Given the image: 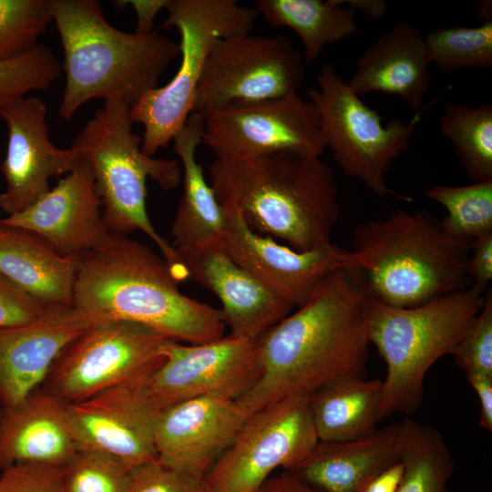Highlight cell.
<instances>
[{
	"mask_svg": "<svg viewBox=\"0 0 492 492\" xmlns=\"http://www.w3.org/2000/svg\"><path fill=\"white\" fill-rule=\"evenodd\" d=\"M369 302L354 267L329 273L306 303L256 341L261 375L239 404L251 415L334 379L363 375L371 344Z\"/></svg>",
	"mask_w": 492,
	"mask_h": 492,
	"instance_id": "cell-1",
	"label": "cell"
},
{
	"mask_svg": "<svg viewBox=\"0 0 492 492\" xmlns=\"http://www.w3.org/2000/svg\"><path fill=\"white\" fill-rule=\"evenodd\" d=\"M180 282L161 255L108 231L80 259L73 306L97 322L138 323L179 343L222 337L221 310L181 293Z\"/></svg>",
	"mask_w": 492,
	"mask_h": 492,
	"instance_id": "cell-2",
	"label": "cell"
},
{
	"mask_svg": "<svg viewBox=\"0 0 492 492\" xmlns=\"http://www.w3.org/2000/svg\"><path fill=\"white\" fill-rule=\"evenodd\" d=\"M209 173L220 206L238 210L254 231L299 251L332 242L338 187L320 157L282 151L215 159Z\"/></svg>",
	"mask_w": 492,
	"mask_h": 492,
	"instance_id": "cell-3",
	"label": "cell"
},
{
	"mask_svg": "<svg viewBox=\"0 0 492 492\" xmlns=\"http://www.w3.org/2000/svg\"><path fill=\"white\" fill-rule=\"evenodd\" d=\"M64 50L66 87L59 115L70 119L87 101L120 100L130 107L180 55L179 45L153 31L118 30L95 0H48Z\"/></svg>",
	"mask_w": 492,
	"mask_h": 492,
	"instance_id": "cell-4",
	"label": "cell"
},
{
	"mask_svg": "<svg viewBox=\"0 0 492 492\" xmlns=\"http://www.w3.org/2000/svg\"><path fill=\"white\" fill-rule=\"evenodd\" d=\"M471 244L426 210L398 209L354 228L353 267L371 300L411 308L469 286Z\"/></svg>",
	"mask_w": 492,
	"mask_h": 492,
	"instance_id": "cell-5",
	"label": "cell"
},
{
	"mask_svg": "<svg viewBox=\"0 0 492 492\" xmlns=\"http://www.w3.org/2000/svg\"><path fill=\"white\" fill-rule=\"evenodd\" d=\"M130 106L106 100L75 137V147L90 164L101 200L106 229L120 235L139 230L159 247L177 278L188 275L175 248L154 229L146 207L148 178L163 190L182 180L179 160L149 157L141 150V138L133 131Z\"/></svg>",
	"mask_w": 492,
	"mask_h": 492,
	"instance_id": "cell-6",
	"label": "cell"
},
{
	"mask_svg": "<svg viewBox=\"0 0 492 492\" xmlns=\"http://www.w3.org/2000/svg\"><path fill=\"white\" fill-rule=\"evenodd\" d=\"M485 292L468 287L427 303L395 308L370 299V343L386 364L382 380L381 420L394 413L411 415L422 404L429 368L455 348L480 312Z\"/></svg>",
	"mask_w": 492,
	"mask_h": 492,
	"instance_id": "cell-7",
	"label": "cell"
},
{
	"mask_svg": "<svg viewBox=\"0 0 492 492\" xmlns=\"http://www.w3.org/2000/svg\"><path fill=\"white\" fill-rule=\"evenodd\" d=\"M166 9L161 27H174L179 34V67L169 83L147 91L130 107L133 123L144 127L141 150L149 157L168 147L191 114L215 43L250 34L259 16L235 0H169Z\"/></svg>",
	"mask_w": 492,
	"mask_h": 492,
	"instance_id": "cell-8",
	"label": "cell"
},
{
	"mask_svg": "<svg viewBox=\"0 0 492 492\" xmlns=\"http://www.w3.org/2000/svg\"><path fill=\"white\" fill-rule=\"evenodd\" d=\"M316 80L318 87L307 95L341 170L378 197L404 198L387 186L384 176L393 160L409 148L418 114L409 123L392 119L384 126L377 110L364 103L332 65H324Z\"/></svg>",
	"mask_w": 492,
	"mask_h": 492,
	"instance_id": "cell-9",
	"label": "cell"
},
{
	"mask_svg": "<svg viewBox=\"0 0 492 492\" xmlns=\"http://www.w3.org/2000/svg\"><path fill=\"white\" fill-rule=\"evenodd\" d=\"M169 341L138 323L97 322L62 349L39 388L67 404L83 401L149 374Z\"/></svg>",
	"mask_w": 492,
	"mask_h": 492,
	"instance_id": "cell-10",
	"label": "cell"
},
{
	"mask_svg": "<svg viewBox=\"0 0 492 492\" xmlns=\"http://www.w3.org/2000/svg\"><path fill=\"white\" fill-rule=\"evenodd\" d=\"M305 62L282 35L242 34L219 39L208 57L192 112L203 118L220 108L297 92Z\"/></svg>",
	"mask_w": 492,
	"mask_h": 492,
	"instance_id": "cell-11",
	"label": "cell"
},
{
	"mask_svg": "<svg viewBox=\"0 0 492 492\" xmlns=\"http://www.w3.org/2000/svg\"><path fill=\"white\" fill-rule=\"evenodd\" d=\"M318 441L309 395L284 397L247 417L205 481L212 492H257L275 469L298 464Z\"/></svg>",
	"mask_w": 492,
	"mask_h": 492,
	"instance_id": "cell-12",
	"label": "cell"
},
{
	"mask_svg": "<svg viewBox=\"0 0 492 492\" xmlns=\"http://www.w3.org/2000/svg\"><path fill=\"white\" fill-rule=\"evenodd\" d=\"M164 354L162 364L141 379L156 415L201 396L239 399L261 375L257 342L231 333L196 344L170 340Z\"/></svg>",
	"mask_w": 492,
	"mask_h": 492,
	"instance_id": "cell-13",
	"label": "cell"
},
{
	"mask_svg": "<svg viewBox=\"0 0 492 492\" xmlns=\"http://www.w3.org/2000/svg\"><path fill=\"white\" fill-rule=\"evenodd\" d=\"M203 118L201 144L220 160L282 151L321 157L327 149L314 105L298 92L229 106Z\"/></svg>",
	"mask_w": 492,
	"mask_h": 492,
	"instance_id": "cell-14",
	"label": "cell"
},
{
	"mask_svg": "<svg viewBox=\"0 0 492 492\" xmlns=\"http://www.w3.org/2000/svg\"><path fill=\"white\" fill-rule=\"evenodd\" d=\"M222 210V248L262 286L293 307L306 303L333 271L354 265L353 252L336 244L299 251L251 230L238 210Z\"/></svg>",
	"mask_w": 492,
	"mask_h": 492,
	"instance_id": "cell-15",
	"label": "cell"
},
{
	"mask_svg": "<svg viewBox=\"0 0 492 492\" xmlns=\"http://www.w3.org/2000/svg\"><path fill=\"white\" fill-rule=\"evenodd\" d=\"M7 127V147L1 171L6 188L0 209L18 213L50 190L49 179L73 171L82 157L73 146L56 147L49 138L46 107L37 97H25L0 113Z\"/></svg>",
	"mask_w": 492,
	"mask_h": 492,
	"instance_id": "cell-16",
	"label": "cell"
},
{
	"mask_svg": "<svg viewBox=\"0 0 492 492\" xmlns=\"http://www.w3.org/2000/svg\"><path fill=\"white\" fill-rule=\"evenodd\" d=\"M141 379L67 404L80 449L107 454L129 469L158 457L157 415L147 401Z\"/></svg>",
	"mask_w": 492,
	"mask_h": 492,
	"instance_id": "cell-17",
	"label": "cell"
},
{
	"mask_svg": "<svg viewBox=\"0 0 492 492\" xmlns=\"http://www.w3.org/2000/svg\"><path fill=\"white\" fill-rule=\"evenodd\" d=\"M249 415L237 399L218 395L177 404L156 416L158 457L170 466L204 477Z\"/></svg>",
	"mask_w": 492,
	"mask_h": 492,
	"instance_id": "cell-18",
	"label": "cell"
},
{
	"mask_svg": "<svg viewBox=\"0 0 492 492\" xmlns=\"http://www.w3.org/2000/svg\"><path fill=\"white\" fill-rule=\"evenodd\" d=\"M0 225L33 232L59 254L81 259L108 232L88 161L82 158L55 188L27 209L0 219Z\"/></svg>",
	"mask_w": 492,
	"mask_h": 492,
	"instance_id": "cell-19",
	"label": "cell"
},
{
	"mask_svg": "<svg viewBox=\"0 0 492 492\" xmlns=\"http://www.w3.org/2000/svg\"><path fill=\"white\" fill-rule=\"evenodd\" d=\"M175 250L188 279L220 299L230 333L257 341L292 313L293 306L256 281L225 251L221 242Z\"/></svg>",
	"mask_w": 492,
	"mask_h": 492,
	"instance_id": "cell-20",
	"label": "cell"
},
{
	"mask_svg": "<svg viewBox=\"0 0 492 492\" xmlns=\"http://www.w3.org/2000/svg\"><path fill=\"white\" fill-rule=\"evenodd\" d=\"M95 323L74 306L56 305L32 323L0 329V395L5 407L39 388L62 349Z\"/></svg>",
	"mask_w": 492,
	"mask_h": 492,
	"instance_id": "cell-21",
	"label": "cell"
},
{
	"mask_svg": "<svg viewBox=\"0 0 492 492\" xmlns=\"http://www.w3.org/2000/svg\"><path fill=\"white\" fill-rule=\"evenodd\" d=\"M80 450L67 404L37 388L6 408L0 429V470L17 464L64 466Z\"/></svg>",
	"mask_w": 492,
	"mask_h": 492,
	"instance_id": "cell-22",
	"label": "cell"
},
{
	"mask_svg": "<svg viewBox=\"0 0 492 492\" xmlns=\"http://www.w3.org/2000/svg\"><path fill=\"white\" fill-rule=\"evenodd\" d=\"M404 422L354 440L316 446L285 470L320 492H361L378 474L400 460Z\"/></svg>",
	"mask_w": 492,
	"mask_h": 492,
	"instance_id": "cell-23",
	"label": "cell"
},
{
	"mask_svg": "<svg viewBox=\"0 0 492 492\" xmlns=\"http://www.w3.org/2000/svg\"><path fill=\"white\" fill-rule=\"evenodd\" d=\"M431 57L425 36L410 23L397 22L358 58L350 87L358 96H398L417 114L427 93Z\"/></svg>",
	"mask_w": 492,
	"mask_h": 492,
	"instance_id": "cell-24",
	"label": "cell"
},
{
	"mask_svg": "<svg viewBox=\"0 0 492 492\" xmlns=\"http://www.w3.org/2000/svg\"><path fill=\"white\" fill-rule=\"evenodd\" d=\"M204 118L191 112L172 141L182 169L183 191L171 224L172 246L183 249L221 242L224 214L197 161Z\"/></svg>",
	"mask_w": 492,
	"mask_h": 492,
	"instance_id": "cell-25",
	"label": "cell"
},
{
	"mask_svg": "<svg viewBox=\"0 0 492 492\" xmlns=\"http://www.w3.org/2000/svg\"><path fill=\"white\" fill-rule=\"evenodd\" d=\"M79 262L33 232L0 225V273L46 303L73 306Z\"/></svg>",
	"mask_w": 492,
	"mask_h": 492,
	"instance_id": "cell-26",
	"label": "cell"
},
{
	"mask_svg": "<svg viewBox=\"0 0 492 492\" xmlns=\"http://www.w3.org/2000/svg\"><path fill=\"white\" fill-rule=\"evenodd\" d=\"M382 384V380L363 375L343 376L309 395L319 441H348L372 434L381 420Z\"/></svg>",
	"mask_w": 492,
	"mask_h": 492,
	"instance_id": "cell-27",
	"label": "cell"
},
{
	"mask_svg": "<svg viewBox=\"0 0 492 492\" xmlns=\"http://www.w3.org/2000/svg\"><path fill=\"white\" fill-rule=\"evenodd\" d=\"M254 9L271 26L296 33L306 65L315 62L327 44L358 33L356 10L340 0H257Z\"/></svg>",
	"mask_w": 492,
	"mask_h": 492,
	"instance_id": "cell-28",
	"label": "cell"
},
{
	"mask_svg": "<svg viewBox=\"0 0 492 492\" xmlns=\"http://www.w3.org/2000/svg\"><path fill=\"white\" fill-rule=\"evenodd\" d=\"M400 460L404 473L396 492H449L455 460L438 430L405 419Z\"/></svg>",
	"mask_w": 492,
	"mask_h": 492,
	"instance_id": "cell-29",
	"label": "cell"
},
{
	"mask_svg": "<svg viewBox=\"0 0 492 492\" xmlns=\"http://www.w3.org/2000/svg\"><path fill=\"white\" fill-rule=\"evenodd\" d=\"M439 128L472 180L492 179V104L449 103L439 118Z\"/></svg>",
	"mask_w": 492,
	"mask_h": 492,
	"instance_id": "cell-30",
	"label": "cell"
},
{
	"mask_svg": "<svg viewBox=\"0 0 492 492\" xmlns=\"http://www.w3.org/2000/svg\"><path fill=\"white\" fill-rule=\"evenodd\" d=\"M425 194L446 209L442 221L456 236L473 241L492 233V179L464 186L433 185Z\"/></svg>",
	"mask_w": 492,
	"mask_h": 492,
	"instance_id": "cell-31",
	"label": "cell"
},
{
	"mask_svg": "<svg viewBox=\"0 0 492 492\" xmlns=\"http://www.w3.org/2000/svg\"><path fill=\"white\" fill-rule=\"evenodd\" d=\"M431 63L443 72L492 67V20L470 27L446 26L425 36Z\"/></svg>",
	"mask_w": 492,
	"mask_h": 492,
	"instance_id": "cell-32",
	"label": "cell"
},
{
	"mask_svg": "<svg viewBox=\"0 0 492 492\" xmlns=\"http://www.w3.org/2000/svg\"><path fill=\"white\" fill-rule=\"evenodd\" d=\"M61 72V62L53 51L39 44L17 57L0 61V113L28 92L47 89Z\"/></svg>",
	"mask_w": 492,
	"mask_h": 492,
	"instance_id": "cell-33",
	"label": "cell"
},
{
	"mask_svg": "<svg viewBox=\"0 0 492 492\" xmlns=\"http://www.w3.org/2000/svg\"><path fill=\"white\" fill-rule=\"evenodd\" d=\"M51 22L48 0H0V61L36 47Z\"/></svg>",
	"mask_w": 492,
	"mask_h": 492,
	"instance_id": "cell-34",
	"label": "cell"
},
{
	"mask_svg": "<svg viewBox=\"0 0 492 492\" xmlns=\"http://www.w3.org/2000/svg\"><path fill=\"white\" fill-rule=\"evenodd\" d=\"M130 470L112 456L80 449L63 466L66 492H125Z\"/></svg>",
	"mask_w": 492,
	"mask_h": 492,
	"instance_id": "cell-35",
	"label": "cell"
},
{
	"mask_svg": "<svg viewBox=\"0 0 492 492\" xmlns=\"http://www.w3.org/2000/svg\"><path fill=\"white\" fill-rule=\"evenodd\" d=\"M452 355L466 375L492 376V291L485 292L483 306Z\"/></svg>",
	"mask_w": 492,
	"mask_h": 492,
	"instance_id": "cell-36",
	"label": "cell"
},
{
	"mask_svg": "<svg viewBox=\"0 0 492 492\" xmlns=\"http://www.w3.org/2000/svg\"><path fill=\"white\" fill-rule=\"evenodd\" d=\"M125 492H212L205 478L165 464L159 457L130 470Z\"/></svg>",
	"mask_w": 492,
	"mask_h": 492,
	"instance_id": "cell-37",
	"label": "cell"
},
{
	"mask_svg": "<svg viewBox=\"0 0 492 492\" xmlns=\"http://www.w3.org/2000/svg\"><path fill=\"white\" fill-rule=\"evenodd\" d=\"M0 492H66L63 466L17 464L0 473Z\"/></svg>",
	"mask_w": 492,
	"mask_h": 492,
	"instance_id": "cell-38",
	"label": "cell"
},
{
	"mask_svg": "<svg viewBox=\"0 0 492 492\" xmlns=\"http://www.w3.org/2000/svg\"><path fill=\"white\" fill-rule=\"evenodd\" d=\"M54 306L26 292L0 273V329L32 323Z\"/></svg>",
	"mask_w": 492,
	"mask_h": 492,
	"instance_id": "cell-39",
	"label": "cell"
},
{
	"mask_svg": "<svg viewBox=\"0 0 492 492\" xmlns=\"http://www.w3.org/2000/svg\"><path fill=\"white\" fill-rule=\"evenodd\" d=\"M472 285L486 292L492 280V233L472 241L467 262Z\"/></svg>",
	"mask_w": 492,
	"mask_h": 492,
	"instance_id": "cell-40",
	"label": "cell"
},
{
	"mask_svg": "<svg viewBox=\"0 0 492 492\" xmlns=\"http://www.w3.org/2000/svg\"><path fill=\"white\" fill-rule=\"evenodd\" d=\"M169 0L116 1V5H131L137 16L136 33L148 35L154 30V20L160 10L166 9Z\"/></svg>",
	"mask_w": 492,
	"mask_h": 492,
	"instance_id": "cell-41",
	"label": "cell"
},
{
	"mask_svg": "<svg viewBox=\"0 0 492 492\" xmlns=\"http://www.w3.org/2000/svg\"><path fill=\"white\" fill-rule=\"evenodd\" d=\"M466 381L476 391L479 401V425L492 431V376L466 375Z\"/></svg>",
	"mask_w": 492,
	"mask_h": 492,
	"instance_id": "cell-42",
	"label": "cell"
},
{
	"mask_svg": "<svg viewBox=\"0 0 492 492\" xmlns=\"http://www.w3.org/2000/svg\"><path fill=\"white\" fill-rule=\"evenodd\" d=\"M404 473L401 460L374 477L361 492H396Z\"/></svg>",
	"mask_w": 492,
	"mask_h": 492,
	"instance_id": "cell-43",
	"label": "cell"
},
{
	"mask_svg": "<svg viewBox=\"0 0 492 492\" xmlns=\"http://www.w3.org/2000/svg\"><path fill=\"white\" fill-rule=\"evenodd\" d=\"M257 492H320L288 471L269 477Z\"/></svg>",
	"mask_w": 492,
	"mask_h": 492,
	"instance_id": "cell-44",
	"label": "cell"
},
{
	"mask_svg": "<svg viewBox=\"0 0 492 492\" xmlns=\"http://www.w3.org/2000/svg\"><path fill=\"white\" fill-rule=\"evenodd\" d=\"M353 6L356 11H361L371 19L379 20L388 12L389 5L383 0H343Z\"/></svg>",
	"mask_w": 492,
	"mask_h": 492,
	"instance_id": "cell-45",
	"label": "cell"
},
{
	"mask_svg": "<svg viewBox=\"0 0 492 492\" xmlns=\"http://www.w3.org/2000/svg\"><path fill=\"white\" fill-rule=\"evenodd\" d=\"M491 1H480L477 4V13L484 21L492 20Z\"/></svg>",
	"mask_w": 492,
	"mask_h": 492,
	"instance_id": "cell-46",
	"label": "cell"
},
{
	"mask_svg": "<svg viewBox=\"0 0 492 492\" xmlns=\"http://www.w3.org/2000/svg\"><path fill=\"white\" fill-rule=\"evenodd\" d=\"M5 411H6L5 405L3 399H2V397L0 395V429H1V426H2V424H3V421H4Z\"/></svg>",
	"mask_w": 492,
	"mask_h": 492,
	"instance_id": "cell-47",
	"label": "cell"
}]
</instances>
